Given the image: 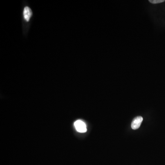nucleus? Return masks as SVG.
<instances>
[{
  "instance_id": "f257e3e1",
  "label": "nucleus",
  "mask_w": 165,
  "mask_h": 165,
  "mask_svg": "<svg viewBox=\"0 0 165 165\" xmlns=\"http://www.w3.org/2000/svg\"><path fill=\"white\" fill-rule=\"evenodd\" d=\"M33 15L32 10L29 6H25L22 12V17L25 22H28L30 20Z\"/></svg>"
},
{
  "instance_id": "f03ea898",
  "label": "nucleus",
  "mask_w": 165,
  "mask_h": 165,
  "mask_svg": "<svg viewBox=\"0 0 165 165\" xmlns=\"http://www.w3.org/2000/svg\"><path fill=\"white\" fill-rule=\"evenodd\" d=\"M76 129L79 132H85L87 131V128L85 123L82 121L78 120L74 123Z\"/></svg>"
},
{
  "instance_id": "7ed1b4c3",
  "label": "nucleus",
  "mask_w": 165,
  "mask_h": 165,
  "mask_svg": "<svg viewBox=\"0 0 165 165\" xmlns=\"http://www.w3.org/2000/svg\"><path fill=\"white\" fill-rule=\"evenodd\" d=\"M143 120V118L141 116H138L136 117L132 122V129L134 130L138 129L140 127Z\"/></svg>"
},
{
  "instance_id": "20e7f679",
  "label": "nucleus",
  "mask_w": 165,
  "mask_h": 165,
  "mask_svg": "<svg viewBox=\"0 0 165 165\" xmlns=\"http://www.w3.org/2000/svg\"><path fill=\"white\" fill-rule=\"evenodd\" d=\"M165 1L164 0H156V1H150V2L153 4H158V3H161V2H164Z\"/></svg>"
}]
</instances>
